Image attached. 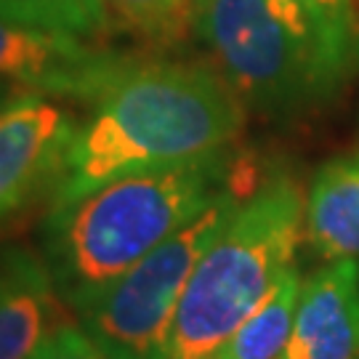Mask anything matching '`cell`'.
Instances as JSON below:
<instances>
[{
	"label": "cell",
	"mask_w": 359,
	"mask_h": 359,
	"mask_svg": "<svg viewBox=\"0 0 359 359\" xmlns=\"http://www.w3.org/2000/svg\"><path fill=\"white\" fill-rule=\"evenodd\" d=\"M77 126L51 184L62 208L104 184L226 152L248 107L213 65L130 59Z\"/></svg>",
	"instance_id": "cell-1"
},
{
	"label": "cell",
	"mask_w": 359,
	"mask_h": 359,
	"mask_svg": "<svg viewBox=\"0 0 359 359\" xmlns=\"http://www.w3.org/2000/svg\"><path fill=\"white\" fill-rule=\"evenodd\" d=\"M226 149L184 165L154 168L51 208L43 258L67 309L80 314L139 261L200 216L234 179Z\"/></svg>",
	"instance_id": "cell-2"
},
{
	"label": "cell",
	"mask_w": 359,
	"mask_h": 359,
	"mask_svg": "<svg viewBox=\"0 0 359 359\" xmlns=\"http://www.w3.org/2000/svg\"><path fill=\"white\" fill-rule=\"evenodd\" d=\"M306 200L287 173L245 197L184 290L170 359H208L293 269Z\"/></svg>",
	"instance_id": "cell-3"
},
{
	"label": "cell",
	"mask_w": 359,
	"mask_h": 359,
	"mask_svg": "<svg viewBox=\"0 0 359 359\" xmlns=\"http://www.w3.org/2000/svg\"><path fill=\"white\" fill-rule=\"evenodd\" d=\"M256 179V165L240 157L231 184L200 216L77 314L80 327L104 357L170 359L173 327L189 277L240 203L261 187Z\"/></svg>",
	"instance_id": "cell-4"
},
{
	"label": "cell",
	"mask_w": 359,
	"mask_h": 359,
	"mask_svg": "<svg viewBox=\"0 0 359 359\" xmlns=\"http://www.w3.org/2000/svg\"><path fill=\"white\" fill-rule=\"evenodd\" d=\"M194 32L245 107L261 112H301L344 83L269 0H197Z\"/></svg>",
	"instance_id": "cell-5"
},
{
	"label": "cell",
	"mask_w": 359,
	"mask_h": 359,
	"mask_svg": "<svg viewBox=\"0 0 359 359\" xmlns=\"http://www.w3.org/2000/svg\"><path fill=\"white\" fill-rule=\"evenodd\" d=\"M126 62L69 32L0 19V80L27 93L96 102Z\"/></svg>",
	"instance_id": "cell-6"
},
{
	"label": "cell",
	"mask_w": 359,
	"mask_h": 359,
	"mask_svg": "<svg viewBox=\"0 0 359 359\" xmlns=\"http://www.w3.org/2000/svg\"><path fill=\"white\" fill-rule=\"evenodd\" d=\"M75 130V120L38 93H22L0 115V218L51 187Z\"/></svg>",
	"instance_id": "cell-7"
},
{
	"label": "cell",
	"mask_w": 359,
	"mask_h": 359,
	"mask_svg": "<svg viewBox=\"0 0 359 359\" xmlns=\"http://www.w3.org/2000/svg\"><path fill=\"white\" fill-rule=\"evenodd\" d=\"M283 359H359L357 258H333L301 285Z\"/></svg>",
	"instance_id": "cell-8"
},
{
	"label": "cell",
	"mask_w": 359,
	"mask_h": 359,
	"mask_svg": "<svg viewBox=\"0 0 359 359\" xmlns=\"http://www.w3.org/2000/svg\"><path fill=\"white\" fill-rule=\"evenodd\" d=\"M46 258L25 248L0 253V359H29L48 335L69 322Z\"/></svg>",
	"instance_id": "cell-9"
},
{
	"label": "cell",
	"mask_w": 359,
	"mask_h": 359,
	"mask_svg": "<svg viewBox=\"0 0 359 359\" xmlns=\"http://www.w3.org/2000/svg\"><path fill=\"white\" fill-rule=\"evenodd\" d=\"M304 237L330 261L359 256V154L330 160L314 173Z\"/></svg>",
	"instance_id": "cell-10"
},
{
	"label": "cell",
	"mask_w": 359,
	"mask_h": 359,
	"mask_svg": "<svg viewBox=\"0 0 359 359\" xmlns=\"http://www.w3.org/2000/svg\"><path fill=\"white\" fill-rule=\"evenodd\" d=\"M269 3L344 80L357 72V0H269Z\"/></svg>",
	"instance_id": "cell-11"
},
{
	"label": "cell",
	"mask_w": 359,
	"mask_h": 359,
	"mask_svg": "<svg viewBox=\"0 0 359 359\" xmlns=\"http://www.w3.org/2000/svg\"><path fill=\"white\" fill-rule=\"evenodd\" d=\"M197 0H107V27L126 35L170 46L194 27Z\"/></svg>",
	"instance_id": "cell-12"
},
{
	"label": "cell",
	"mask_w": 359,
	"mask_h": 359,
	"mask_svg": "<svg viewBox=\"0 0 359 359\" xmlns=\"http://www.w3.org/2000/svg\"><path fill=\"white\" fill-rule=\"evenodd\" d=\"M0 19L96 38L107 29V0H0Z\"/></svg>",
	"instance_id": "cell-13"
},
{
	"label": "cell",
	"mask_w": 359,
	"mask_h": 359,
	"mask_svg": "<svg viewBox=\"0 0 359 359\" xmlns=\"http://www.w3.org/2000/svg\"><path fill=\"white\" fill-rule=\"evenodd\" d=\"M29 359H107L83 327L65 322L53 330Z\"/></svg>",
	"instance_id": "cell-14"
},
{
	"label": "cell",
	"mask_w": 359,
	"mask_h": 359,
	"mask_svg": "<svg viewBox=\"0 0 359 359\" xmlns=\"http://www.w3.org/2000/svg\"><path fill=\"white\" fill-rule=\"evenodd\" d=\"M22 93H27V90H22V88H16V86H11V83H6V80H0V115L11 107Z\"/></svg>",
	"instance_id": "cell-15"
}]
</instances>
